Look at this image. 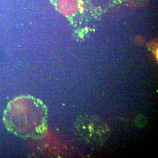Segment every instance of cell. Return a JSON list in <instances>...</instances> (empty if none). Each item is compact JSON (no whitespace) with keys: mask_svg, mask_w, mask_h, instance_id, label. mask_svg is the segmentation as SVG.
Masks as SVG:
<instances>
[{"mask_svg":"<svg viewBox=\"0 0 158 158\" xmlns=\"http://www.w3.org/2000/svg\"><path fill=\"white\" fill-rule=\"evenodd\" d=\"M58 11L67 17H72L75 14L79 0H50Z\"/></svg>","mask_w":158,"mask_h":158,"instance_id":"obj_3","label":"cell"},{"mask_svg":"<svg viewBox=\"0 0 158 158\" xmlns=\"http://www.w3.org/2000/svg\"><path fill=\"white\" fill-rule=\"evenodd\" d=\"M7 128L25 139H38L48 130V109L41 100L27 95L10 102L5 114Z\"/></svg>","mask_w":158,"mask_h":158,"instance_id":"obj_1","label":"cell"},{"mask_svg":"<svg viewBox=\"0 0 158 158\" xmlns=\"http://www.w3.org/2000/svg\"><path fill=\"white\" fill-rule=\"evenodd\" d=\"M79 136L89 144L102 145L109 135V128L100 118L94 116H86L79 118L76 123Z\"/></svg>","mask_w":158,"mask_h":158,"instance_id":"obj_2","label":"cell"}]
</instances>
